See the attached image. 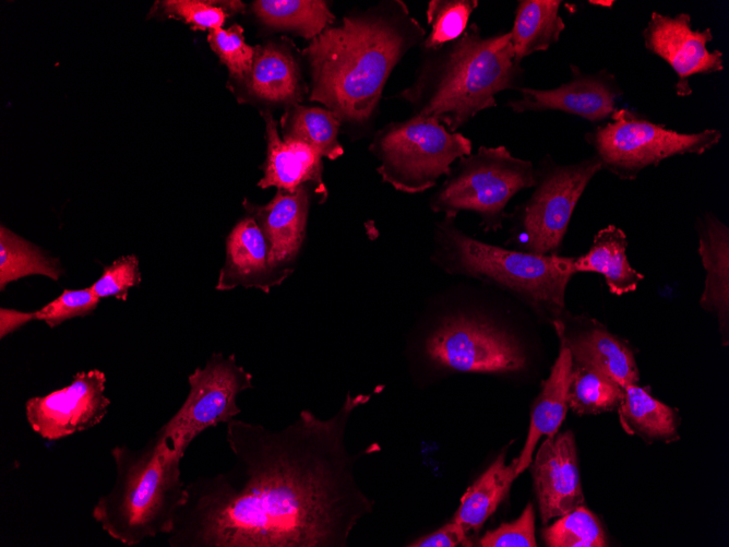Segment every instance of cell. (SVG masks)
Returning <instances> with one entry per match:
<instances>
[{
    "label": "cell",
    "mask_w": 729,
    "mask_h": 547,
    "mask_svg": "<svg viewBox=\"0 0 729 547\" xmlns=\"http://www.w3.org/2000/svg\"><path fill=\"white\" fill-rule=\"evenodd\" d=\"M370 395H347L321 419L308 409L280 430L232 419L226 473L187 484L171 547H344L373 501L358 487L345 430Z\"/></svg>",
    "instance_id": "1"
},
{
    "label": "cell",
    "mask_w": 729,
    "mask_h": 547,
    "mask_svg": "<svg viewBox=\"0 0 729 547\" xmlns=\"http://www.w3.org/2000/svg\"><path fill=\"white\" fill-rule=\"evenodd\" d=\"M426 35L402 0L349 12L302 50L310 71L309 99L331 110L342 126L368 127L393 69Z\"/></svg>",
    "instance_id": "2"
},
{
    "label": "cell",
    "mask_w": 729,
    "mask_h": 547,
    "mask_svg": "<svg viewBox=\"0 0 729 547\" xmlns=\"http://www.w3.org/2000/svg\"><path fill=\"white\" fill-rule=\"evenodd\" d=\"M523 78L510 32L485 36L471 23L457 39L421 51L414 81L397 97L411 106L413 116L435 119L457 132L480 111L497 106L500 92L518 91Z\"/></svg>",
    "instance_id": "3"
},
{
    "label": "cell",
    "mask_w": 729,
    "mask_h": 547,
    "mask_svg": "<svg viewBox=\"0 0 729 547\" xmlns=\"http://www.w3.org/2000/svg\"><path fill=\"white\" fill-rule=\"evenodd\" d=\"M189 444L163 426L141 449L111 450L116 480L93 508V518L113 539L135 546L168 535L187 500L180 462Z\"/></svg>",
    "instance_id": "4"
},
{
    "label": "cell",
    "mask_w": 729,
    "mask_h": 547,
    "mask_svg": "<svg viewBox=\"0 0 729 547\" xmlns=\"http://www.w3.org/2000/svg\"><path fill=\"white\" fill-rule=\"evenodd\" d=\"M434 264L450 275L494 285L552 322L565 308V290L577 272L575 258L536 254L490 245L463 231L444 216L433 229Z\"/></svg>",
    "instance_id": "5"
},
{
    "label": "cell",
    "mask_w": 729,
    "mask_h": 547,
    "mask_svg": "<svg viewBox=\"0 0 729 547\" xmlns=\"http://www.w3.org/2000/svg\"><path fill=\"white\" fill-rule=\"evenodd\" d=\"M536 168L504 146H480L457 159L429 206L434 213L456 218L462 211L475 213L485 233L498 231L509 216L505 207L519 191L535 187Z\"/></svg>",
    "instance_id": "6"
},
{
    "label": "cell",
    "mask_w": 729,
    "mask_h": 547,
    "mask_svg": "<svg viewBox=\"0 0 729 547\" xmlns=\"http://www.w3.org/2000/svg\"><path fill=\"white\" fill-rule=\"evenodd\" d=\"M382 180L405 193H420L446 177L454 162L471 153V141L438 120L418 116L378 130L369 146Z\"/></svg>",
    "instance_id": "7"
},
{
    "label": "cell",
    "mask_w": 729,
    "mask_h": 547,
    "mask_svg": "<svg viewBox=\"0 0 729 547\" xmlns=\"http://www.w3.org/2000/svg\"><path fill=\"white\" fill-rule=\"evenodd\" d=\"M601 169L595 155L570 165L555 164L546 156L536 168L534 192L512 215L507 245L525 252L557 255L579 198Z\"/></svg>",
    "instance_id": "8"
},
{
    "label": "cell",
    "mask_w": 729,
    "mask_h": 547,
    "mask_svg": "<svg viewBox=\"0 0 729 547\" xmlns=\"http://www.w3.org/2000/svg\"><path fill=\"white\" fill-rule=\"evenodd\" d=\"M611 121L586 133L585 140L595 150L602 169L620 179H635L649 166L676 155H701L721 140L717 129L697 133H680L655 123L626 108H616Z\"/></svg>",
    "instance_id": "9"
},
{
    "label": "cell",
    "mask_w": 729,
    "mask_h": 547,
    "mask_svg": "<svg viewBox=\"0 0 729 547\" xmlns=\"http://www.w3.org/2000/svg\"><path fill=\"white\" fill-rule=\"evenodd\" d=\"M423 359L450 372L507 373L523 370L526 353L516 336L480 314L443 317L422 341Z\"/></svg>",
    "instance_id": "10"
},
{
    "label": "cell",
    "mask_w": 729,
    "mask_h": 547,
    "mask_svg": "<svg viewBox=\"0 0 729 547\" xmlns=\"http://www.w3.org/2000/svg\"><path fill=\"white\" fill-rule=\"evenodd\" d=\"M189 394L163 427L190 443L205 429L229 423L240 412L237 395L252 389V374L230 354L214 353L203 368L189 377Z\"/></svg>",
    "instance_id": "11"
},
{
    "label": "cell",
    "mask_w": 729,
    "mask_h": 547,
    "mask_svg": "<svg viewBox=\"0 0 729 547\" xmlns=\"http://www.w3.org/2000/svg\"><path fill=\"white\" fill-rule=\"evenodd\" d=\"M106 376L99 369L79 371L72 382L25 404L28 425L46 440H59L98 425L110 400L105 395Z\"/></svg>",
    "instance_id": "12"
},
{
    "label": "cell",
    "mask_w": 729,
    "mask_h": 547,
    "mask_svg": "<svg viewBox=\"0 0 729 547\" xmlns=\"http://www.w3.org/2000/svg\"><path fill=\"white\" fill-rule=\"evenodd\" d=\"M642 36L645 48L665 60L674 71L678 96L685 97L692 93L689 82L691 76L724 70L722 52L707 49L708 43L714 39L712 29L693 28L688 13L669 16L654 11Z\"/></svg>",
    "instance_id": "13"
},
{
    "label": "cell",
    "mask_w": 729,
    "mask_h": 547,
    "mask_svg": "<svg viewBox=\"0 0 729 547\" xmlns=\"http://www.w3.org/2000/svg\"><path fill=\"white\" fill-rule=\"evenodd\" d=\"M571 70V80L555 88L522 86L518 90L521 96L509 100L506 106L518 114L558 110L591 122L610 117L616 110L617 98L622 95L616 76L606 70L586 74L573 64Z\"/></svg>",
    "instance_id": "14"
},
{
    "label": "cell",
    "mask_w": 729,
    "mask_h": 547,
    "mask_svg": "<svg viewBox=\"0 0 729 547\" xmlns=\"http://www.w3.org/2000/svg\"><path fill=\"white\" fill-rule=\"evenodd\" d=\"M529 466L543 524L584 504L571 430L547 437Z\"/></svg>",
    "instance_id": "15"
},
{
    "label": "cell",
    "mask_w": 729,
    "mask_h": 547,
    "mask_svg": "<svg viewBox=\"0 0 729 547\" xmlns=\"http://www.w3.org/2000/svg\"><path fill=\"white\" fill-rule=\"evenodd\" d=\"M292 271L274 264L263 231L256 221L248 215L235 225L226 239V259L215 288L230 290L242 286L270 293Z\"/></svg>",
    "instance_id": "16"
},
{
    "label": "cell",
    "mask_w": 729,
    "mask_h": 547,
    "mask_svg": "<svg viewBox=\"0 0 729 547\" xmlns=\"http://www.w3.org/2000/svg\"><path fill=\"white\" fill-rule=\"evenodd\" d=\"M292 43L270 40L254 47L248 79L240 84L242 99L265 104H300L307 93Z\"/></svg>",
    "instance_id": "17"
},
{
    "label": "cell",
    "mask_w": 729,
    "mask_h": 547,
    "mask_svg": "<svg viewBox=\"0 0 729 547\" xmlns=\"http://www.w3.org/2000/svg\"><path fill=\"white\" fill-rule=\"evenodd\" d=\"M309 186L294 191L277 189L275 197L264 205L248 200L243 207L263 231L270 246L272 261L284 269H294L306 235L309 212Z\"/></svg>",
    "instance_id": "18"
},
{
    "label": "cell",
    "mask_w": 729,
    "mask_h": 547,
    "mask_svg": "<svg viewBox=\"0 0 729 547\" xmlns=\"http://www.w3.org/2000/svg\"><path fill=\"white\" fill-rule=\"evenodd\" d=\"M265 120L266 159L263 177L258 182L262 189L276 187L294 191L301 186H313L320 203L327 198L322 178V155L308 144L298 141H284L277 132V122L271 111L261 112Z\"/></svg>",
    "instance_id": "19"
},
{
    "label": "cell",
    "mask_w": 729,
    "mask_h": 547,
    "mask_svg": "<svg viewBox=\"0 0 729 547\" xmlns=\"http://www.w3.org/2000/svg\"><path fill=\"white\" fill-rule=\"evenodd\" d=\"M698 254L706 272L700 305L718 319L722 345L729 342V229L712 213L697 217Z\"/></svg>",
    "instance_id": "20"
},
{
    "label": "cell",
    "mask_w": 729,
    "mask_h": 547,
    "mask_svg": "<svg viewBox=\"0 0 729 547\" xmlns=\"http://www.w3.org/2000/svg\"><path fill=\"white\" fill-rule=\"evenodd\" d=\"M560 343L564 344L577 365L605 373L621 387L638 382V369L632 350L603 325L591 321L584 330L569 331L561 322H552Z\"/></svg>",
    "instance_id": "21"
},
{
    "label": "cell",
    "mask_w": 729,
    "mask_h": 547,
    "mask_svg": "<svg viewBox=\"0 0 729 547\" xmlns=\"http://www.w3.org/2000/svg\"><path fill=\"white\" fill-rule=\"evenodd\" d=\"M571 371V353L564 344L560 343L558 357L531 406L526 441L515 467L516 476L531 464L539 439L542 436H553L559 431L569 408L567 388Z\"/></svg>",
    "instance_id": "22"
},
{
    "label": "cell",
    "mask_w": 729,
    "mask_h": 547,
    "mask_svg": "<svg viewBox=\"0 0 729 547\" xmlns=\"http://www.w3.org/2000/svg\"><path fill=\"white\" fill-rule=\"evenodd\" d=\"M628 238L624 231L608 225L593 239L589 250L574 260L576 272H596L603 275L609 290L623 295L636 290L644 275L633 269L626 255Z\"/></svg>",
    "instance_id": "23"
},
{
    "label": "cell",
    "mask_w": 729,
    "mask_h": 547,
    "mask_svg": "<svg viewBox=\"0 0 729 547\" xmlns=\"http://www.w3.org/2000/svg\"><path fill=\"white\" fill-rule=\"evenodd\" d=\"M516 464L517 457L506 465L505 451H502L462 496L453 520L467 534L479 531L495 512L517 477L515 474Z\"/></svg>",
    "instance_id": "24"
},
{
    "label": "cell",
    "mask_w": 729,
    "mask_h": 547,
    "mask_svg": "<svg viewBox=\"0 0 729 547\" xmlns=\"http://www.w3.org/2000/svg\"><path fill=\"white\" fill-rule=\"evenodd\" d=\"M560 0H522L518 1L511 34V44L515 60L523 59L537 51L548 50L555 44L565 24L559 14Z\"/></svg>",
    "instance_id": "25"
},
{
    "label": "cell",
    "mask_w": 729,
    "mask_h": 547,
    "mask_svg": "<svg viewBox=\"0 0 729 547\" xmlns=\"http://www.w3.org/2000/svg\"><path fill=\"white\" fill-rule=\"evenodd\" d=\"M251 10L270 31L292 32L308 39L335 23L328 2L322 0H256Z\"/></svg>",
    "instance_id": "26"
},
{
    "label": "cell",
    "mask_w": 729,
    "mask_h": 547,
    "mask_svg": "<svg viewBox=\"0 0 729 547\" xmlns=\"http://www.w3.org/2000/svg\"><path fill=\"white\" fill-rule=\"evenodd\" d=\"M617 409L628 433L652 441H672L678 438L674 411L637 383L624 387V395Z\"/></svg>",
    "instance_id": "27"
},
{
    "label": "cell",
    "mask_w": 729,
    "mask_h": 547,
    "mask_svg": "<svg viewBox=\"0 0 729 547\" xmlns=\"http://www.w3.org/2000/svg\"><path fill=\"white\" fill-rule=\"evenodd\" d=\"M342 127L338 118L327 108L292 104L285 108L280 118L282 139L310 145L331 160L343 155L338 141Z\"/></svg>",
    "instance_id": "28"
},
{
    "label": "cell",
    "mask_w": 729,
    "mask_h": 547,
    "mask_svg": "<svg viewBox=\"0 0 729 547\" xmlns=\"http://www.w3.org/2000/svg\"><path fill=\"white\" fill-rule=\"evenodd\" d=\"M63 274L59 259L46 255L35 245L10 229L0 228V289L21 277L45 275L58 281Z\"/></svg>",
    "instance_id": "29"
},
{
    "label": "cell",
    "mask_w": 729,
    "mask_h": 547,
    "mask_svg": "<svg viewBox=\"0 0 729 547\" xmlns=\"http://www.w3.org/2000/svg\"><path fill=\"white\" fill-rule=\"evenodd\" d=\"M624 395V388L591 367L572 361L567 404L578 415H596L614 411Z\"/></svg>",
    "instance_id": "30"
},
{
    "label": "cell",
    "mask_w": 729,
    "mask_h": 547,
    "mask_svg": "<svg viewBox=\"0 0 729 547\" xmlns=\"http://www.w3.org/2000/svg\"><path fill=\"white\" fill-rule=\"evenodd\" d=\"M477 0H431L427 4L426 17L430 32L421 45V51H430L457 39L467 28Z\"/></svg>",
    "instance_id": "31"
},
{
    "label": "cell",
    "mask_w": 729,
    "mask_h": 547,
    "mask_svg": "<svg viewBox=\"0 0 729 547\" xmlns=\"http://www.w3.org/2000/svg\"><path fill=\"white\" fill-rule=\"evenodd\" d=\"M549 547H605L608 546L605 531L598 518L584 504L558 518L542 530Z\"/></svg>",
    "instance_id": "32"
},
{
    "label": "cell",
    "mask_w": 729,
    "mask_h": 547,
    "mask_svg": "<svg viewBox=\"0 0 729 547\" xmlns=\"http://www.w3.org/2000/svg\"><path fill=\"white\" fill-rule=\"evenodd\" d=\"M167 17L180 20L193 31L223 28L226 20L243 10L240 1L167 0L160 2Z\"/></svg>",
    "instance_id": "33"
},
{
    "label": "cell",
    "mask_w": 729,
    "mask_h": 547,
    "mask_svg": "<svg viewBox=\"0 0 729 547\" xmlns=\"http://www.w3.org/2000/svg\"><path fill=\"white\" fill-rule=\"evenodd\" d=\"M212 50L227 67L231 79L240 85L249 76L254 59V47L246 43L243 28L234 24L229 28L212 29L207 34Z\"/></svg>",
    "instance_id": "34"
},
{
    "label": "cell",
    "mask_w": 729,
    "mask_h": 547,
    "mask_svg": "<svg viewBox=\"0 0 729 547\" xmlns=\"http://www.w3.org/2000/svg\"><path fill=\"white\" fill-rule=\"evenodd\" d=\"M99 301L89 287L64 289L56 299L31 312V318L32 321H44L49 328H56L67 320L92 313Z\"/></svg>",
    "instance_id": "35"
},
{
    "label": "cell",
    "mask_w": 729,
    "mask_h": 547,
    "mask_svg": "<svg viewBox=\"0 0 729 547\" xmlns=\"http://www.w3.org/2000/svg\"><path fill=\"white\" fill-rule=\"evenodd\" d=\"M139 259L134 254L123 255L105 265L100 277L89 288L99 298L128 299L129 289L141 283Z\"/></svg>",
    "instance_id": "36"
},
{
    "label": "cell",
    "mask_w": 729,
    "mask_h": 547,
    "mask_svg": "<svg viewBox=\"0 0 729 547\" xmlns=\"http://www.w3.org/2000/svg\"><path fill=\"white\" fill-rule=\"evenodd\" d=\"M482 547H536L535 510L527 503L522 514L513 522L503 523L487 532L479 540Z\"/></svg>",
    "instance_id": "37"
},
{
    "label": "cell",
    "mask_w": 729,
    "mask_h": 547,
    "mask_svg": "<svg viewBox=\"0 0 729 547\" xmlns=\"http://www.w3.org/2000/svg\"><path fill=\"white\" fill-rule=\"evenodd\" d=\"M458 545L470 546L467 533L454 520L445 523L437 531L416 538L407 546L409 547H456Z\"/></svg>",
    "instance_id": "38"
},
{
    "label": "cell",
    "mask_w": 729,
    "mask_h": 547,
    "mask_svg": "<svg viewBox=\"0 0 729 547\" xmlns=\"http://www.w3.org/2000/svg\"><path fill=\"white\" fill-rule=\"evenodd\" d=\"M0 337L14 332L26 323L31 322L29 312H23L14 309L1 308Z\"/></svg>",
    "instance_id": "39"
},
{
    "label": "cell",
    "mask_w": 729,
    "mask_h": 547,
    "mask_svg": "<svg viewBox=\"0 0 729 547\" xmlns=\"http://www.w3.org/2000/svg\"><path fill=\"white\" fill-rule=\"evenodd\" d=\"M589 3L590 4H596V5H601V7H611L613 1H602V0L596 1V0H593V1H589Z\"/></svg>",
    "instance_id": "40"
}]
</instances>
